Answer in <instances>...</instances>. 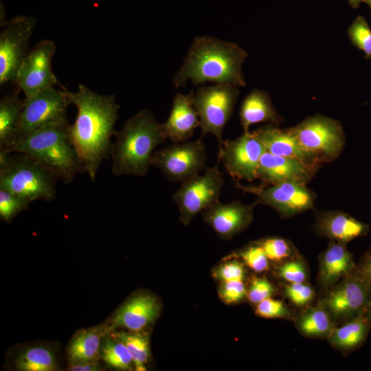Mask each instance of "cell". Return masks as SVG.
<instances>
[{"mask_svg": "<svg viewBox=\"0 0 371 371\" xmlns=\"http://www.w3.org/2000/svg\"><path fill=\"white\" fill-rule=\"evenodd\" d=\"M289 129L302 147L322 162L337 158L345 144L341 124L320 114L308 117Z\"/></svg>", "mask_w": 371, "mask_h": 371, "instance_id": "8", "label": "cell"}, {"mask_svg": "<svg viewBox=\"0 0 371 371\" xmlns=\"http://www.w3.org/2000/svg\"><path fill=\"white\" fill-rule=\"evenodd\" d=\"M120 340L127 348L131 354L135 368L137 371L146 370L145 364L150 355L148 338L139 332H117L112 335Z\"/></svg>", "mask_w": 371, "mask_h": 371, "instance_id": "29", "label": "cell"}, {"mask_svg": "<svg viewBox=\"0 0 371 371\" xmlns=\"http://www.w3.org/2000/svg\"><path fill=\"white\" fill-rule=\"evenodd\" d=\"M35 26L30 17L14 19L0 32V85L15 81L18 69L26 57Z\"/></svg>", "mask_w": 371, "mask_h": 371, "instance_id": "13", "label": "cell"}, {"mask_svg": "<svg viewBox=\"0 0 371 371\" xmlns=\"http://www.w3.org/2000/svg\"><path fill=\"white\" fill-rule=\"evenodd\" d=\"M194 92L193 90L187 94L177 92L172 98L168 117L161 123L164 135L172 144L188 141L200 126L199 117L193 105Z\"/></svg>", "mask_w": 371, "mask_h": 371, "instance_id": "18", "label": "cell"}, {"mask_svg": "<svg viewBox=\"0 0 371 371\" xmlns=\"http://www.w3.org/2000/svg\"><path fill=\"white\" fill-rule=\"evenodd\" d=\"M69 370L72 371H96L101 369L95 361H92L72 362Z\"/></svg>", "mask_w": 371, "mask_h": 371, "instance_id": "42", "label": "cell"}, {"mask_svg": "<svg viewBox=\"0 0 371 371\" xmlns=\"http://www.w3.org/2000/svg\"><path fill=\"white\" fill-rule=\"evenodd\" d=\"M356 266L352 256L340 243H333L324 253L320 262L319 280L323 286L333 285L351 274Z\"/></svg>", "mask_w": 371, "mask_h": 371, "instance_id": "23", "label": "cell"}, {"mask_svg": "<svg viewBox=\"0 0 371 371\" xmlns=\"http://www.w3.org/2000/svg\"><path fill=\"white\" fill-rule=\"evenodd\" d=\"M102 330L98 328L84 329L74 335L68 351L72 362L92 361L98 358Z\"/></svg>", "mask_w": 371, "mask_h": 371, "instance_id": "26", "label": "cell"}, {"mask_svg": "<svg viewBox=\"0 0 371 371\" xmlns=\"http://www.w3.org/2000/svg\"><path fill=\"white\" fill-rule=\"evenodd\" d=\"M66 95L77 108L70 137L85 173L94 182L101 164L111 157L120 105L113 95L100 94L82 84L76 92L66 89Z\"/></svg>", "mask_w": 371, "mask_h": 371, "instance_id": "1", "label": "cell"}, {"mask_svg": "<svg viewBox=\"0 0 371 371\" xmlns=\"http://www.w3.org/2000/svg\"><path fill=\"white\" fill-rule=\"evenodd\" d=\"M247 57L248 53L234 42L196 36L172 78L173 85L179 88L191 81L194 85L212 82L245 87L242 66Z\"/></svg>", "mask_w": 371, "mask_h": 371, "instance_id": "2", "label": "cell"}, {"mask_svg": "<svg viewBox=\"0 0 371 371\" xmlns=\"http://www.w3.org/2000/svg\"><path fill=\"white\" fill-rule=\"evenodd\" d=\"M206 147L198 140L172 144L155 150L151 165L157 168L164 177L172 182H183L206 168Z\"/></svg>", "mask_w": 371, "mask_h": 371, "instance_id": "10", "label": "cell"}, {"mask_svg": "<svg viewBox=\"0 0 371 371\" xmlns=\"http://www.w3.org/2000/svg\"><path fill=\"white\" fill-rule=\"evenodd\" d=\"M275 293L273 285L265 278L253 279L247 292L249 300L257 304L261 301L271 297Z\"/></svg>", "mask_w": 371, "mask_h": 371, "instance_id": "38", "label": "cell"}, {"mask_svg": "<svg viewBox=\"0 0 371 371\" xmlns=\"http://www.w3.org/2000/svg\"><path fill=\"white\" fill-rule=\"evenodd\" d=\"M16 368L23 371H53L56 370L54 354L47 348L34 347L28 348L18 357Z\"/></svg>", "mask_w": 371, "mask_h": 371, "instance_id": "28", "label": "cell"}, {"mask_svg": "<svg viewBox=\"0 0 371 371\" xmlns=\"http://www.w3.org/2000/svg\"><path fill=\"white\" fill-rule=\"evenodd\" d=\"M278 271L280 277L289 283L304 282L306 280L304 267L298 260L286 262L278 267Z\"/></svg>", "mask_w": 371, "mask_h": 371, "instance_id": "40", "label": "cell"}, {"mask_svg": "<svg viewBox=\"0 0 371 371\" xmlns=\"http://www.w3.org/2000/svg\"><path fill=\"white\" fill-rule=\"evenodd\" d=\"M261 141L265 151L271 154L300 159L318 167L322 161L304 150L290 129L282 130L268 124L253 131Z\"/></svg>", "mask_w": 371, "mask_h": 371, "instance_id": "19", "label": "cell"}, {"mask_svg": "<svg viewBox=\"0 0 371 371\" xmlns=\"http://www.w3.org/2000/svg\"><path fill=\"white\" fill-rule=\"evenodd\" d=\"M69 104L70 103L64 88L59 90L51 87L30 98H25L19 126L10 146L22 141L45 126L67 120Z\"/></svg>", "mask_w": 371, "mask_h": 371, "instance_id": "9", "label": "cell"}, {"mask_svg": "<svg viewBox=\"0 0 371 371\" xmlns=\"http://www.w3.org/2000/svg\"><path fill=\"white\" fill-rule=\"evenodd\" d=\"M317 168L297 159L265 151L258 163L256 179L267 186L284 182L306 185Z\"/></svg>", "mask_w": 371, "mask_h": 371, "instance_id": "16", "label": "cell"}, {"mask_svg": "<svg viewBox=\"0 0 371 371\" xmlns=\"http://www.w3.org/2000/svg\"><path fill=\"white\" fill-rule=\"evenodd\" d=\"M370 297L371 287L354 270L327 295L324 303L333 316L348 321L363 314Z\"/></svg>", "mask_w": 371, "mask_h": 371, "instance_id": "15", "label": "cell"}, {"mask_svg": "<svg viewBox=\"0 0 371 371\" xmlns=\"http://www.w3.org/2000/svg\"><path fill=\"white\" fill-rule=\"evenodd\" d=\"M67 120L51 123L4 150L31 155L51 170L65 184L85 173L71 142Z\"/></svg>", "mask_w": 371, "mask_h": 371, "instance_id": "4", "label": "cell"}, {"mask_svg": "<svg viewBox=\"0 0 371 371\" xmlns=\"http://www.w3.org/2000/svg\"><path fill=\"white\" fill-rule=\"evenodd\" d=\"M298 328L306 336L320 337L330 334L333 322L326 308L314 307L304 313L298 320Z\"/></svg>", "mask_w": 371, "mask_h": 371, "instance_id": "27", "label": "cell"}, {"mask_svg": "<svg viewBox=\"0 0 371 371\" xmlns=\"http://www.w3.org/2000/svg\"><path fill=\"white\" fill-rule=\"evenodd\" d=\"M56 51L54 42L44 39L40 41L23 60L14 82L24 93L25 98H30L58 83L52 65Z\"/></svg>", "mask_w": 371, "mask_h": 371, "instance_id": "12", "label": "cell"}, {"mask_svg": "<svg viewBox=\"0 0 371 371\" xmlns=\"http://www.w3.org/2000/svg\"><path fill=\"white\" fill-rule=\"evenodd\" d=\"M348 1L352 8L357 9L362 1L365 2V0H348Z\"/></svg>", "mask_w": 371, "mask_h": 371, "instance_id": "44", "label": "cell"}, {"mask_svg": "<svg viewBox=\"0 0 371 371\" xmlns=\"http://www.w3.org/2000/svg\"><path fill=\"white\" fill-rule=\"evenodd\" d=\"M363 314L371 322V297L367 304Z\"/></svg>", "mask_w": 371, "mask_h": 371, "instance_id": "43", "label": "cell"}, {"mask_svg": "<svg viewBox=\"0 0 371 371\" xmlns=\"http://www.w3.org/2000/svg\"><path fill=\"white\" fill-rule=\"evenodd\" d=\"M30 202L25 199L0 188V217L10 222L21 212L27 209Z\"/></svg>", "mask_w": 371, "mask_h": 371, "instance_id": "32", "label": "cell"}, {"mask_svg": "<svg viewBox=\"0 0 371 371\" xmlns=\"http://www.w3.org/2000/svg\"><path fill=\"white\" fill-rule=\"evenodd\" d=\"M239 95L238 87L230 84L201 86L194 92L193 105L200 121L201 139L214 135L218 149L223 142V130L229 121Z\"/></svg>", "mask_w": 371, "mask_h": 371, "instance_id": "6", "label": "cell"}, {"mask_svg": "<svg viewBox=\"0 0 371 371\" xmlns=\"http://www.w3.org/2000/svg\"><path fill=\"white\" fill-rule=\"evenodd\" d=\"M0 150V188L32 203L36 200L52 202L56 198L54 173L34 157Z\"/></svg>", "mask_w": 371, "mask_h": 371, "instance_id": "5", "label": "cell"}, {"mask_svg": "<svg viewBox=\"0 0 371 371\" xmlns=\"http://www.w3.org/2000/svg\"><path fill=\"white\" fill-rule=\"evenodd\" d=\"M316 225L324 236L343 244L363 236L368 232L367 224L340 212L321 214L317 217Z\"/></svg>", "mask_w": 371, "mask_h": 371, "instance_id": "21", "label": "cell"}, {"mask_svg": "<svg viewBox=\"0 0 371 371\" xmlns=\"http://www.w3.org/2000/svg\"><path fill=\"white\" fill-rule=\"evenodd\" d=\"M371 328V322L363 315L354 317L330 334L331 343L344 351H350L361 346Z\"/></svg>", "mask_w": 371, "mask_h": 371, "instance_id": "24", "label": "cell"}, {"mask_svg": "<svg viewBox=\"0 0 371 371\" xmlns=\"http://www.w3.org/2000/svg\"><path fill=\"white\" fill-rule=\"evenodd\" d=\"M254 206L240 201L225 203L219 201L202 212L203 218L218 236L229 239L251 223Z\"/></svg>", "mask_w": 371, "mask_h": 371, "instance_id": "17", "label": "cell"}, {"mask_svg": "<svg viewBox=\"0 0 371 371\" xmlns=\"http://www.w3.org/2000/svg\"><path fill=\"white\" fill-rule=\"evenodd\" d=\"M218 164L206 167L202 174L181 182L172 194V199L178 206L179 218L183 225H188L198 214L220 201L224 179Z\"/></svg>", "mask_w": 371, "mask_h": 371, "instance_id": "7", "label": "cell"}, {"mask_svg": "<svg viewBox=\"0 0 371 371\" xmlns=\"http://www.w3.org/2000/svg\"><path fill=\"white\" fill-rule=\"evenodd\" d=\"M284 291L286 296L297 306L307 304L314 296L313 289L304 282L289 283Z\"/></svg>", "mask_w": 371, "mask_h": 371, "instance_id": "39", "label": "cell"}, {"mask_svg": "<svg viewBox=\"0 0 371 371\" xmlns=\"http://www.w3.org/2000/svg\"><path fill=\"white\" fill-rule=\"evenodd\" d=\"M102 357L109 366L118 370H131L134 364L126 346L112 335L104 344Z\"/></svg>", "mask_w": 371, "mask_h": 371, "instance_id": "30", "label": "cell"}, {"mask_svg": "<svg viewBox=\"0 0 371 371\" xmlns=\"http://www.w3.org/2000/svg\"><path fill=\"white\" fill-rule=\"evenodd\" d=\"M256 313L264 318H286L291 315L289 310L282 302L271 297L258 303Z\"/></svg>", "mask_w": 371, "mask_h": 371, "instance_id": "35", "label": "cell"}, {"mask_svg": "<svg viewBox=\"0 0 371 371\" xmlns=\"http://www.w3.org/2000/svg\"><path fill=\"white\" fill-rule=\"evenodd\" d=\"M257 244L262 248L267 258L273 261L282 260L291 254L287 242L280 238H267Z\"/></svg>", "mask_w": 371, "mask_h": 371, "instance_id": "33", "label": "cell"}, {"mask_svg": "<svg viewBox=\"0 0 371 371\" xmlns=\"http://www.w3.org/2000/svg\"><path fill=\"white\" fill-rule=\"evenodd\" d=\"M166 139L153 113L147 109L139 111L116 131L110 157L112 173L117 177L146 175L155 148Z\"/></svg>", "mask_w": 371, "mask_h": 371, "instance_id": "3", "label": "cell"}, {"mask_svg": "<svg viewBox=\"0 0 371 371\" xmlns=\"http://www.w3.org/2000/svg\"><path fill=\"white\" fill-rule=\"evenodd\" d=\"M351 43L365 53V58H371V28L362 16H358L348 28Z\"/></svg>", "mask_w": 371, "mask_h": 371, "instance_id": "31", "label": "cell"}, {"mask_svg": "<svg viewBox=\"0 0 371 371\" xmlns=\"http://www.w3.org/2000/svg\"><path fill=\"white\" fill-rule=\"evenodd\" d=\"M156 298L142 294L133 297L117 311L112 327H123L131 331L139 332L152 323L159 313Z\"/></svg>", "mask_w": 371, "mask_h": 371, "instance_id": "20", "label": "cell"}, {"mask_svg": "<svg viewBox=\"0 0 371 371\" xmlns=\"http://www.w3.org/2000/svg\"><path fill=\"white\" fill-rule=\"evenodd\" d=\"M240 258L245 263L257 273L267 271L269 259L262 248L259 245H251L240 253Z\"/></svg>", "mask_w": 371, "mask_h": 371, "instance_id": "34", "label": "cell"}, {"mask_svg": "<svg viewBox=\"0 0 371 371\" xmlns=\"http://www.w3.org/2000/svg\"><path fill=\"white\" fill-rule=\"evenodd\" d=\"M263 144L254 132H244L234 139H224L218 149V162L221 161L234 180L249 182L256 179V172Z\"/></svg>", "mask_w": 371, "mask_h": 371, "instance_id": "11", "label": "cell"}, {"mask_svg": "<svg viewBox=\"0 0 371 371\" xmlns=\"http://www.w3.org/2000/svg\"><path fill=\"white\" fill-rule=\"evenodd\" d=\"M239 189L256 196V204L269 205L280 214L292 216L311 208L314 203L313 193L306 185L284 182L265 186H244L238 181Z\"/></svg>", "mask_w": 371, "mask_h": 371, "instance_id": "14", "label": "cell"}, {"mask_svg": "<svg viewBox=\"0 0 371 371\" xmlns=\"http://www.w3.org/2000/svg\"><path fill=\"white\" fill-rule=\"evenodd\" d=\"M365 2L368 5L371 11V0H365Z\"/></svg>", "mask_w": 371, "mask_h": 371, "instance_id": "45", "label": "cell"}, {"mask_svg": "<svg viewBox=\"0 0 371 371\" xmlns=\"http://www.w3.org/2000/svg\"><path fill=\"white\" fill-rule=\"evenodd\" d=\"M247 289L243 281L234 280L222 282L218 289V295L226 304L240 302L247 296Z\"/></svg>", "mask_w": 371, "mask_h": 371, "instance_id": "37", "label": "cell"}, {"mask_svg": "<svg viewBox=\"0 0 371 371\" xmlns=\"http://www.w3.org/2000/svg\"><path fill=\"white\" fill-rule=\"evenodd\" d=\"M245 275L243 265L236 260L222 264L213 271V276L221 283L234 280L243 281Z\"/></svg>", "mask_w": 371, "mask_h": 371, "instance_id": "36", "label": "cell"}, {"mask_svg": "<svg viewBox=\"0 0 371 371\" xmlns=\"http://www.w3.org/2000/svg\"><path fill=\"white\" fill-rule=\"evenodd\" d=\"M355 271L371 287V249L365 254Z\"/></svg>", "mask_w": 371, "mask_h": 371, "instance_id": "41", "label": "cell"}, {"mask_svg": "<svg viewBox=\"0 0 371 371\" xmlns=\"http://www.w3.org/2000/svg\"><path fill=\"white\" fill-rule=\"evenodd\" d=\"M239 118L244 132H248L250 126L255 124H278L282 121L272 104L269 94L258 89L251 91L243 100Z\"/></svg>", "mask_w": 371, "mask_h": 371, "instance_id": "22", "label": "cell"}, {"mask_svg": "<svg viewBox=\"0 0 371 371\" xmlns=\"http://www.w3.org/2000/svg\"><path fill=\"white\" fill-rule=\"evenodd\" d=\"M24 99L18 93L9 94L0 100V149L8 148L13 142L19 126Z\"/></svg>", "mask_w": 371, "mask_h": 371, "instance_id": "25", "label": "cell"}]
</instances>
